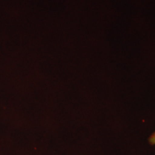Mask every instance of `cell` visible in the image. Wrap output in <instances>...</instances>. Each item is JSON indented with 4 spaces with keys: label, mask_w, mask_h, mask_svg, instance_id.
Returning a JSON list of instances; mask_svg holds the SVG:
<instances>
[{
    "label": "cell",
    "mask_w": 155,
    "mask_h": 155,
    "mask_svg": "<svg viewBox=\"0 0 155 155\" xmlns=\"http://www.w3.org/2000/svg\"><path fill=\"white\" fill-rule=\"evenodd\" d=\"M149 142L151 145H155V131L149 137Z\"/></svg>",
    "instance_id": "cell-1"
}]
</instances>
